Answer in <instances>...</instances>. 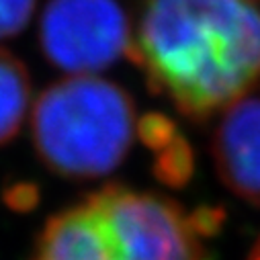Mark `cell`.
<instances>
[{
    "label": "cell",
    "instance_id": "cell-2",
    "mask_svg": "<svg viewBox=\"0 0 260 260\" xmlns=\"http://www.w3.org/2000/svg\"><path fill=\"white\" fill-rule=\"evenodd\" d=\"M31 260H207L190 213L156 192L107 184L49 217Z\"/></svg>",
    "mask_w": 260,
    "mask_h": 260
},
{
    "label": "cell",
    "instance_id": "cell-9",
    "mask_svg": "<svg viewBox=\"0 0 260 260\" xmlns=\"http://www.w3.org/2000/svg\"><path fill=\"white\" fill-rule=\"evenodd\" d=\"M190 217H192L194 228H197V232L203 238H211L223 225L225 213L221 209H217V207H199V209H194L190 213Z\"/></svg>",
    "mask_w": 260,
    "mask_h": 260
},
{
    "label": "cell",
    "instance_id": "cell-5",
    "mask_svg": "<svg viewBox=\"0 0 260 260\" xmlns=\"http://www.w3.org/2000/svg\"><path fill=\"white\" fill-rule=\"evenodd\" d=\"M211 154L223 184L260 205V94L230 105L213 132Z\"/></svg>",
    "mask_w": 260,
    "mask_h": 260
},
{
    "label": "cell",
    "instance_id": "cell-8",
    "mask_svg": "<svg viewBox=\"0 0 260 260\" xmlns=\"http://www.w3.org/2000/svg\"><path fill=\"white\" fill-rule=\"evenodd\" d=\"M35 0H0V39L21 33L31 21Z\"/></svg>",
    "mask_w": 260,
    "mask_h": 260
},
{
    "label": "cell",
    "instance_id": "cell-6",
    "mask_svg": "<svg viewBox=\"0 0 260 260\" xmlns=\"http://www.w3.org/2000/svg\"><path fill=\"white\" fill-rule=\"evenodd\" d=\"M31 103V78L25 63L0 47V148L23 127Z\"/></svg>",
    "mask_w": 260,
    "mask_h": 260
},
{
    "label": "cell",
    "instance_id": "cell-7",
    "mask_svg": "<svg viewBox=\"0 0 260 260\" xmlns=\"http://www.w3.org/2000/svg\"><path fill=\"white\" fill-rule=\"evenodd\" d=\"M154 174L168 186H184L194 172V152L186 138L178 134L170 144L154 152Z\"/></svg>",
    "mask_w": 260,
    "mask_h": 260
},
{
    "label": "cell",
    "instance_id": "cell-3",
    "mask_svg": "<svg viewBox=\"0 0 260 260\" xmlns=\"http://www.w3.org/2000/svg\"><path fill=\"white\" fill-rule=\"evenodd\" d=\"M136 103L115 82L78 74L47 86L31 117L33 148L41 164L68 180L111 174L132 150Z\"/></svg>",
    "mask_w": 260,
    "mask_h": 260
},
{
    "label": "cell",
    "instance_id": "cell-10",
    "mask_svg": "<svg viewBox=\"0 0 260 260\" xmlns=\"http://www.w3.org/2000/svg\"><path fill=\"white\" fill-rule=\"evenodd\" d=\"M248 260H260V238H258V242L254 244V248L250 250V254H248Z\"/></svg>",
    "mask_w": 260,
    "mask_h": 260
},
{
    "label": "cell",
    "instance_id": "cell-1",
    "mask_svg": "<svg viewBox=\"0 0 260 260\" xmlns=\"http://www.w3.org/2000/svg\"><path fill=\"white\" fill-rule=\"evenodd\" d=\"M127 55L152 92L207 121L260 82V0H146Z\"/></svg>",
    "mask_w": 260,
    "mask_h": 260
},
{
    "label": "cell",
    "instance_id": "cell-4",
    "mask_svg": "<svg viewBox=\"0 0 260 260\" xmlns=\"http://www.w3.org/2000/svg\"><path fill=\"white\" fill-rule=\"evenodd\" d=\"M39 45L55 68L90 74L109 68L132 45V27L117 0H49Z\"/></svg>",
    "mask_w": 260,
    "mask_h": 260
}]
</instances>
